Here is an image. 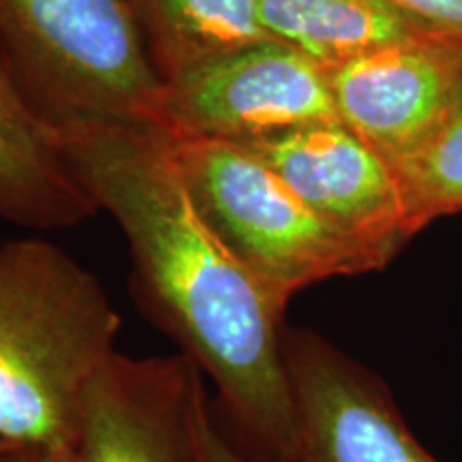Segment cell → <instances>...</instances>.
I'll list each match as a JSON object with an SVG mask.
<instances>
[{
  "instance_id": "cell-3",
  "label": "cell",
  "mask_w": 462,
  "mask_h": 462,
  "mask_svg": "<svg viewBox=\"0 0 462 462\" xmlns=\"http://www.w3.org/2000/svg\"><path fill=\"white\" fill-rule=\"evenodd\" d=\"M0 42L51 118L159 125L165 82L133 0H0Z\"/></svg>"
},
{
  "instance_id": "cell-7",
  "label": "cell",
  "mask_w": 462,
  "mask_h": 462,
  "mask_svg": "<svg viewBox=\"0 0 462 462\" xmlns=\"http://www.w3.org/2000/svg\"><path fill=\"white\" fill-rule=\"evenodd\" d=\"M323 223L385 268L409 234L396 176L345 123L304 126L245 143Z\"/></svg>"
},
{
  "instance_id": "cell-1",
  "label": "cell",
  "mask_w": 462,
  "mask_h": 462,
  "mask_svg": "<svg viewBox=\"0 0 462 462\" xmlns=\"http://www.w3.org/2000/svg\"><path fill=\"white\" fill-rule=\"evenodd\" d=\"M60 126L86 189L123 229L148 313L215 381L262 458H282L296 432L285 360L289 302L210 227L163 131L97 118Z\"/></svg>"
},
{
  "instance_id": "cell-2",
  "label": "cell",
  "mask_w": 462,
  "mask_h": 462,
  "mask_svg": "<svg viewBox=\"0 0 462 462\" xmlns=\"http://www.w3.org/2000/svg\"><path fill=\"white\" fill-rule=\"evenodd\" d=\"M120 319L101 281L60 246H0V439L69 456L86 385L116 354Z\"/></svg>"
},
{
  "instance_id": "cell-12",
  "label": "cell",
  "mask_w": 462,
  "mask_h": 462,
  "mask_svg": "<svg viewBox=\"0 0 462 462\" xmlns=\"http://www.w3.org/2000/svg\"><path fill=\"white\" fill-rule=\"evenodd\" d=\"M133 7L163 82L270 42L259 0H133Z\"/></svg>"
},
{
  "instance_id": "cell-14",
  "label": "cell",
  "mask_w": 462,
  "mask_h": 462,
  "mask_svg": "<svg viewBox=\"0 0 462 462\" xmlns=\"http://www.w3.org/2000/svg\"><path fill=\"white\" fill-rule=\"evenodd\" d=\"M193 462H265L251 458L245 449L231 443L218 429L215 415L208 404L206 390L195 404L193 415Z\"/></svg>"
},
{
  "instance_id": "cell-9",
  "label": "cell",
  "mask_w": 462,
  "mask_h": 462,
  "mask_svg": "<svg viewBox=\"0 0 462 462\" xmlns=\"http://www.w3.org/2000/svg\"><path fill=\"white\" fill-rule=\"evenodd\" d=\"M460 69V39L424 32L328 69V78L338 118L392 167L435 129Z\"/></svg>"
},
{
  "instance_id": "cell-5",
  "label": "cell",
  "mask_w": 462,
  "mask_h": 462,
  "mask_svg": "<svg viewBox=\"0 0 462 462\" xmlns=\"http://www.w3.org/2000/svg\"><path fill=\"white\" fill-rule=\"evenodd\" d=\"M337 120L328 69L263 42L165 82L157 129L173 140L248 143Z\"/></svg>"
},
{
  "instance_id": "cell-6",
  "label": "cell",
  "mask_w": 462,
  "mask_h": 462,
  "mask_svg": "<svg viewBox=\"0 0 462 462\" xmlns=\"http://www.w3.org/2000/svg\"><path fill=\"white\" fill-rule=\"evenodd\" d=\"M285 360L296 432L276 462H441L379 374L321 334L287 326Z\"/></svg>"
},
{
  "instance_id": "cell-4",
  "label": "cell",
  "mask_w": 462,
  "mask_h": 462,
  "mask_svg": "<svg viewBox=\"0 0 462 462\" xmlns=\"http://www.w3.org/2000/svg\"><path fill=\"white\" fill-rule=\"evenodd\" d=\"M170 142L210 227L285 302L315 282L379 270L323 223L255 150L206 137Z\"/></svg>"
},
{
  "instance_id": "cell-16",
  "label": "cell",
  "mask_w": 462,
  "mask_h": 462,
  "mask_svg": "<svg viewBox=\"0 0 462 462\" xmlns=\"http://www.w3.org/2000/svg\"><path fill=\"white\" fill-rule=\"evenodd\" d=\"M0 462H69V456L43 452V449L14 448L7 454L0 456Z\"/></svg>"
},
{
  "instance_id": "cell-15",
  "label": "cell",
  "mask_w": 462,
  "mask_h": 462,
  "mask_svg": "<svg viewBox=\"0 0 462 462\" xmlns=\"http://www.w3.org/2000/svg\"><path fill=\"white\" fill-rule=\"evenodd\" d=\"M424 31L462 42V0H385Z\"/></svg>"
},
{
  "instance_id": "cell-10",
  "label": "cell",
  "mask_w": 462,
  "mask_h": 462,
  "mask_svg": "<svg viewBox=\"0 0 462 462\" xmlns=\"http://www.w3.org/2000/svg\"><path fill=\"white\" fill-rule=\"evenodd\" d=\"M97 210L60 123L34 103L0 42V221L51 231Z\"/></svg>"
},
{
  "instance_id": "cell-13",
  "label": "cell",
  "mask_w": 462,
  "mask_h": 462,
  "mask_svg": "<svg viewBox=\"0 0 462 462\" xmlns=\"http://www.w3.org/2000/svg\"><path fill=\"white\" fill-rule=\"evenodd\" d=\"M392 171L411 236L439 217L462 212V69L435 129Z\"/></svg>"
},
{
  "instance_id": "cell-11",
  "label": "cell",
  "mask_w": 462,
  "mask_h": 462,
  "mask_svg": "<svg viewBox=\"0 0 462 462\" xmlns=\"http://www.w3.org/2000/svg\"><path fill=\"white\" fill-rule=\"evenodd\" d=\"M259 15L270 42L323 69L429 32L385 0H259Z\"/></svg>"
},
{
  "instance_id": "cell-17",
  "label": "cell",
  "mask_w": 462,
  "mask_h": 462,
  "mask_svg": "<svg viewBox=\"0 0 462 462\" xmlns=\"http://www.w3.org/2000/svg\"><path fill=\"white\" fill-rule=\"evenodd\" d=\"M9 449H14V446H9L7 441H3V439H0V456H3V454H7Z\"/></svg>"
},
{
  "instance_id": "cell-8",
  "label": "cell",
  "mask_w": 462,
  "mask_h": 462,
  "mask_svg": "<svg viewBox=\"0 0 462 462\" xmlns=\"http://www.w3.org/2000/svg\"><path fill=\"white\" fill-rule=\"evenodd\" d=\"M204 373L187 354L116 351L86 385L69 462H193Z\"/></svg>"
}]
</instances>
